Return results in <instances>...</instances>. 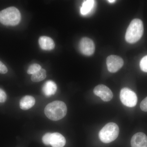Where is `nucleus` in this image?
I'll use <instances>...</instances> for the list:
<instances>
[{
  "label": "nucleus",
  "instance_id": "nucleus-14",
  "mask_svg": "<svg viewBox=\"0 0 147 147\" xmlns=\"http://www.w3.org/2000/svg\"><path fill=\"white\" fill-rule=\"evenodd\" d=\"M95 1L93 0H87L83 3L81 8V13L82 15H86L89 14L94 9Z\"/></svg>",
  "mask_w": 147,
  "mask_h": 147
},
{
  "label": "nucleus",
  "instance_id": "nucleus-5",
  "mask_svg": "<svg viewBox=\"0 0 147 147\" xmlns=\"http://www.w3.org/2000/svg\"><path fill=\"white\" fill-rule=\"evenodd\" d=\"M120 98L123 104L127 107H133L137 105V95L128 88H123L121 90Z\"/></svg>",
  "mask_w": 147,
  "mask_h": 147
},
{
  "label": "nucleus",
  "instance_id": "nucleus-16",
  "mask_svg": "<svg viewBox=\"0 0 147 147\" xmlns=\"http://www.w3.org/2000/svg\"><path fill=\"white\" fill-rule=\"evenodd\" d=\"M41 68V66L36 63L33 64L30 66L28 69L27 73L30 74H34L40 70Z\"/></svg>",
  "mask_w": 147,
  "mask_h": 147
},
{
  "label": "nucleus",
  "instance_id": "nucleus-21",
  "mask_svg": "<svg viewBox=\"0 0 147 147\" xmlns=\"http://www.w3.org/2000/svg\"><path fill=\"white\" fill-rule=\"evenodd\" d=\"M7 71L8 69L7 67L0 61V74H5L7 73Z\"/></svg>",
  "mask_w": 147,
  "mask_h": 147
},
{
  "label": "nucleus",
  "instance_id": "nucleus-20",
  "mask_svg": "<svg viewBox=\"0 0 147 147\" xmlns=\"http://www.w3.org/2000/svg\"><path fill=\"white\" fill-rule=\"evenodd\" d=\"M6 99V94L3 90L0 88V102H4Z\"/></svg>",
  "mask_w": 147,
  "mask_h": 147
},
{
  "label": "nucleus",
  "instance_id": "nucleus-7",
  "mask_svg": "<svg viewBox=\"0 0 147 147\" xmlns=\"http://www.w3.org/2000/svg\"><path fill=\"white\" fill-rule=\"evenodd\" d=\"M124 61L121 57L117 55H110L106 60L108 70L112 73L119 71L123 65Z\"/></svg>",
  "mask_w": 147,
  "mask_h": 147
},
{
  "label": "nucleus",
  "instance_id": "nucleus-8",
  "mask_svg": "<svg viewBox=\"0 0 147 147\" xmlns=\"http://www.w3.org/2000/svg\"><path fill=\"white\" fill-rule=\"evenodd\" d=\"M94 93L105 102L110 101L113 97V92L108 87L102 84L95 87Z\"/></svg>",
  "mask_w": 147,
  "mask_h": 147
},
{
  "label": "nucleus",
  "instance_id": "nucleus-1",
  "mask_svg": "<svg viewBox=\"0 0 147 147\" xmlns=\"http://www.w3.org/2000/svg\"><path fill=\"white\" fill-rule=\"evenodd\" d=\"M44 113L46 117L51 120L59 121L66 115L67 107L64 102L55 100L46 105Z\"/></svg>",
  "mask_w": 147,
  "mask_h": 147
},
{
  "label": "nucleus",
  "instance_id": "nucleus-12",
  "mask_svg": "<svg viewBox=\"0 0 147 147\" xmlns=\"http://www.w3.org/2000/svg\"><path fill=\"white\" fill-rule=\"evenodd\" d=\"M57 86L56 83L51 80L45 82L42 88V91L46 96H50L56 93L57 90Z\"/></svg>",
  "mask_w": 147,
  "mask_h": 147
},
{
  "label": "nucleus",
  "instance_id": "nucleus-10",
  "mask_svg": "<svg viewBox=\"0 0 147 147\" xmlns=\"http://www.w3.org/2000/svg\"><path fill=\"white\" fill-rule=\"evenodd\" d=\"M38 43L42 50L50 51L55 47L54 40L51 38L46 36H40L38 39Z\"/></svg>",
  "mask_w": 147,
  "mask_h": 147
},
{
  "label": "nucleus",
  "instance_id": "nucleus-17",
  "mask_svg": "<svg viewBox=\"0 0 147 147\" xmlns=\"http://www.w3.org/2000/svg\"><path fill=\"white\" fill-rule=\"evenodd\" d=\"M140 67L142 71L147 72V55L144 57L140 61Z\"/></svg>",
  "mask_w": 147,
  "mask_h": 147
},
{
  "label": "nucleus",
  "instance_id": "nucleus-22",
  "mask_svg": "<svg viewBox=\"0 0 147 147\" xmlns=\"http://www.w3.org/2000/svg\"><path fill=\"white\" fill-rule=\"evenodd\" d=\"M108 1L110 3H115L116 1H115V0H108Z\"/></svg>",
  "mask_w": 147,
  "mask_h": 147
},
{
  "label": "nucleus",
  "instance_id": "nucleus-6",
  "mask_svg": "<svg viewBox=\"0 0 147 147\" xmlns=\"http://www.w3.org/2000/svg\"><path fill=\"white\" fill-rule=\"evenodd\" d=\"M79 50L83 55L91 56L94 53L95 47L93 40L89 38L84 37L79 42Z\"/></svg>",
  "mask_w": 147,
  "mask_h": 147
},
{
  "label": "nucleus",
  "instance_id": "nucleus-18",
  "mask_svg": "<svg viewBox=\"0 0 147 147\" xmlns=\"http://www.w3.org/2000/svg\"><path fill=\"white\" fill-rule=\"evenodd\" d=\"M52 134L51 133H47L45 134L42 138V142L44 144L46 145H50Z\"/></svg>",
  "mask_w": 147,
  "mask_h": 147
},
{
  "label": "nucleus",
  "instance_id": "nucleus-9",
  "mask_svg": "<svg viewBox=\"0 0 147 147\" xmlns=\"http://www.w3.org/2000/svg\"><path fill=\"white\" fill-rule=\"evenodd\" d=\"M131 147H147V137L143 132H138L133 135L131 140Z\"/></svg>",
  "mask_w": 147,
  "mask_h": 147
},
{
  "label": "nucleus",
  "instance_id": "nucleus-3",
  "mask_svg": "<svg viewBox=\"0 0 147 147\" xmlns=\"http://www.w3.org/2000/svg\"><path fill=\"white\" fill-rule=\"evenodd\" d=\"M21 13L14 7H8L0 11V23L6 26H16L20 23Z\"/></svg>",
  "mask_w": 147,
  "mask_h": 147
},
{
  "label": "nucleus",
  "instance_id": "nucleus-4",
  "mask_svg": "<svg viewBox=\"0 0 147 147\" xmlns=\"http://www.w3.org/2000/svg\"><path fill=\"white\" fill-rule=\"evenodd\" d=\"M119 129L117 125L114 123H107L99 132L100 141L105 144H108L115 141L119 136Z\"/></svg>",
  "mask_w": 147,
  "mask_h": 147
},
{
  "label": "nucleus",
  "instance_id": "nucleus-13",
  "mask_svg": "<svg viewBox=\"0 0 147 147\" xmlns=\"http://www.w3.org/2000/svg\"><path fill=\"white\" fill-rule=\"evenodd\" d=\"M35 103L34 97L31 96L27 95L24 96L20 100L19 105L22 110H28L32 108Z\"/></svg>",
  "mask_w": 147,
  "mask_h": 147
},
{
  "label": "nucleus",
  "instance_id": "nucleus-19",
  "mask_svg": "<svg viewBox=\"0 0 147 147\" xmlns=\"http://www.w3.org/2000/svg\"><path fill=\"white\" fill-rule=\"evenodd\" d=\"M140 108L142 111L147 112V97L142 100L140 104Z\"/></svg>",
  "mask_w": 147,
  "mask_h": 147
},
{
  "label": "nucleus",
  "instance_id": "nucleus-15",
  "mask_svg": "<svg viewBox=\"0 0 147 147\" xmlns=\"http://www.w3.org/2000/svg\"><path fill=\"white\" fill-rule=\"evenodd\" d=\"M46 77V70L43 69L41 68L39 71L32 74L31 79L32 82H38L44 80Z\"/></svg>",
  "mask_w": 147,
  "mask_h": 147
},
{
  "label": "nucleus",
  "instance_id": "nucleus-2",
  "mask_svg": "<svg viewBox=\"0 0 147 147\" xmlns=\"http://www.w3.org/2000/svg\"><path fill=\"white\" fill-rule=\"evenodd\" d=\"M144 32V25L142 20L138 18L133 19L127 30L125 40L128 43H135L141 39Z\"/></svg>",
  "mask_w": 147,
  "mask_h": 147
},
{
  "label": "nucleus",
  "instance_id": "nucleus-11",
  "mask_svg": "<svg viewBox=\"0 0 147 147\" xmlns=\"http://www.w3.org/2000/svg\"><path fill=\"white\" fill-rule=\"evenodd\" d=\"M65 144V139L63 135L58 132L52 133L50 143L52 147H63Z\"/></svg>",
  "mask_w": 147,
  "mask_h": 147
}]
</instances>
